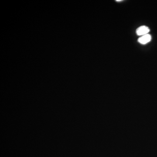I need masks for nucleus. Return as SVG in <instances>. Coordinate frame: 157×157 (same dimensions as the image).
Returning <instances> with one entry per match:
<instances>
[{
  "label": "nucleus",
  "instance_id": "nucleus-2",
  "mask_svg": "<svg viewBox=\"0 0 157 157\" xmlns=\"http://www.w3.org/2000/svg\"><path fill=\"white\" fill-rule=\"evenodd\" d=\"M151 36L149 34H148L139 37L137 41L142 45H145L151 42Z\"/></svg>",
  "mask_w": 157,
  "mask_h": 157
},
{
  "label": "nucleus",
  "instance_id": "nucleus-3",
  "mask_svg": "<svg viewBox=\"0 0 157 157\" xmlns=\"http://www.w3.org/2000/svg\"><path fill=\"white\" fill-rule=\"evenodd\" d=\"M122 0H116V2H122Z\"/></svg>",
  "mask_w": 157,
  "mask_h": 157
},
{
  "label": "nucleus",
  "instance_id": "nucleus-1",
  "mask_svg": "<svg viewBox=\"0 0 157 157\" xmlns=\"http://www.w3.org/2000/svg\"><path fill=\"white\" fill-rule=\"evenodd\" d=\"M150 30L148 27L145 25L140 26L136 29V33L137 36H139L148 34Z\"/></svg>",
  "mask_w": 157,
  "mask_h": 157
}]
</instances>
